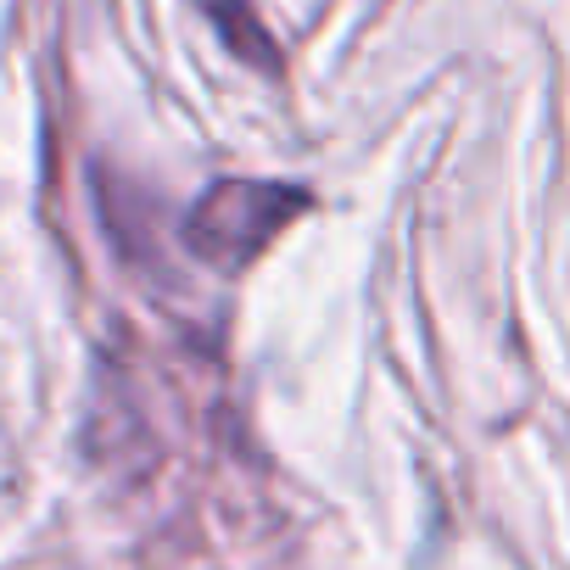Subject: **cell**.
<instances>
[{"instance_id":"obj_2","label":"cell","mask_w":570,"mask_h":570,"mask_svg":"<svg viewBox=\"0 0 570 570\" xmlns=\"http://www.w3.org/2000/svg\"><path fill=\"white\" fill-rule=\"evenodd\" d=\"M196 7H202V18L218 29V40H224L240 62H252V68H263V73L279 68V51H274L268 29L257 23V12L246 7V0H196Z\"/></svg>"},{"instance_id":"obj_1","label":"cell","mask_w":570,"mask_h":570,"mask_svg":"<svg viewBox=\"0 0 570 570\" xmlns=\"http://www.w3.org/2000/svg\"><path fill=\"white\" fill-rule=\"evenodd\" d=\"M308 207L303 185H279V179H213L196 207L185 213V246L213 263V268H246L257 252L274 246V235Z\"/></svg>"}]
</instances>
